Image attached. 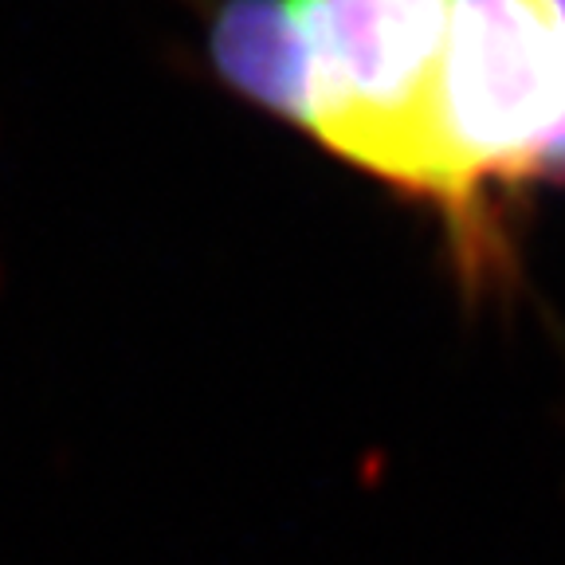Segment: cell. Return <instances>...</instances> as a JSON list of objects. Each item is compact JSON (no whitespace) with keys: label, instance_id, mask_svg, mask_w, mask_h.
<instances>
[{"label":"cell","instance_id":"obj_1","mask_svg":"<svg viewBox=\"0 0 565 565\" xmlns=\"http://www.w3.org/2000/svg\"><path fill=\"white\" fill-rule=\"evenodd\" d=\"M307 40V118L330 150L444 201L459 193L444 141L451 0H291Z\"/></svg>","mask_w":565,"mask_h":565},{"label":"cell","instance_id":"obj_2","mask_svg":"<svg viewBox=\"0 0 565 565\" xmlns=\"http://www.w3.org/2000/svg\"><path fill=\"white\" fill-rule=\"evenodd\" d=\"M565 115V47L530 0H451L444 141L459 216L487 181L539 173Z\"/></svg>","mask_w":565,"mask_h":565},{"label":"cell","instance_id":"obj_3","mask_svg":"<svg viewBox=\"0 0 565 565\" xmlns=\"http://www.w3.org/2000/svg\"><path fill=\"white\" fill-rule=\"evenodd\" d=\"M212 55L232 87L302 126L307 40L291 0H228L212 24Z\"/></svg>","mask_w":565,"mask_h":565},{"label":"cell","instance_id":"obj_4","mask_svg":"<svg viewBox=\"0 0 565 565\" xmlns=\"http://www.w3.org/2000/svg\"><path fill=\"white\" fill-rule=\"evenodd\" d=\"M530 4L550 20V28H554L557 40L565 44V0H530Z\"/></svg>","mask_w":565,"mask_h":565}]
</instances>
